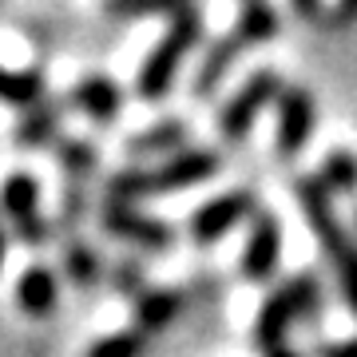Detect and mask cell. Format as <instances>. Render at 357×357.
Segmentation results:
<instances>
[{
  "mask_svg": "<svg viewBox=\"0 0 357 357\" xmlns=\"http://www.w3.org/2000/svg\"><path fill=\"white\" fill-rule=\"evenodd\" d=\"M187 139H191V128H187V119H159L151 128H143L139 135H131L128 147L123 151L131 159H175V155L187 151Z\"/></svg>",
  "mask_w": 357,
  "mask_h": 357,
  "instance_id": "obj_9",
  "label": "cell"
},
{
  "mask_svg": "<svg viewBox=\"0 0 357 357\" xmlns=\"http://www.w3.org/2000/svg\"><path fill=\"white\" fill-rule=\"evenodd\" d=\"M274 36H278V13L270 8L266 0L246 4L243 16L230 24V32H222V36L206 48L203 64L195 72V100H211L218 91V84L227 79V72L238 64V56H243L246 48H255V44L274 40Z\"/></svg>",
  "mask_w": 357,
  "mask_h": 357,
  "instance_id": "obj_2",
  "label": "cell"
},
{
  "mask_svg": "<svg viewBox=\"0 0 357 357\" xmlns=\"http://www.w3.org/2000/svg\"><path fill=\"white\" fill-rule=\"evenodd\" d=\"M286 290H290V302H294V318L302 321V326H314L321 314V282L314 270H302V274H294L286 282Z\"/></svg>",
  "mask_w": 357,
  "mask_h": 357,
  "instance_id": "obj_16",
  "label": "cell"
},
{
  "mask_svg": "<svg viewBox=\"0 0 357 357\" xmlns=\"http://www.w3.org/2000/svg\"><path fill=\"white\" fill-rule=\"evenodd\" d=\"M4 211L16 218V230L24 234V238H32V243H40L44 234H48V227L36 218V199H40V183L32 175H13L4 178Z\"/></svg>",
  "mask_w": 357,
  "mask_h": 357,
  "instance_id": "obj_11",
  "label": "cell"
},
{
  "mask_svg": "<svg viewBox=\"0 0 357 357\" xmlns=\"http://www.w3.org/2000/svg\"><path fill=\"white\" fill-rule=\"evenodd\" d=\"M119 282H123V290H139V270L131 266H119Z\"/></svg>",
  "mask_w": 357,
  "mask_h": 357,
  "instance_id": "obj_25",
  "label": "cell"
},
{
  "mask_svg": "<svg viewBox=\"0 0 357 357\" xmlns=\"http://www.w3.org/2000/svg\"><path fill=\"white\" fill-rule=\"evenodd\" d=\"M255 215H258V195L250 191V187L222 191L218 199L203 203L191 215V238L199 246H211V243H218L222 234H230L238 222H246V218H255Z\"/></svg>",
  "mask_w": 357,
  "mask_h": 357,
  "instance_id": "obj_5",
  "label": "cell"
},
{
  "mask_svg": "<svg viewBox=\"0 0 357 357\" xmlns=\"http://www.w3.org/2000/svg\"><path fill=\"white\" fill-rule=\"evenodd\" d=\"M314 357H357V337H345V342H326L318 345Z\"/></svg>",
  "mask_w": 357,
  "mask_h": 357,
  "instance_id": "obj_22",
  "label": "cell"
},
{
  "mask_svg": "<svg viewBox=\"0 0 357 357\" xmlns=\"http://www.w3.org/2000/svg\"><path fill=\"white\" fill-rule=\"evenodd\" d=\"M282 76L278 72H255L243 88L234 91L227 103H222V115H218V131L227 143H243L255 128V119L262 115V107H270L274 100H282Z\"/></svg>",
  "mask_w": 357,
  "mask_h": 357,
  "instance_id": "obj_4",
  "label": "cell"
},
{
  "mask_svg": "<svg viewBox=\"0 0 357 357\" xmlns=\"http://www.w3.org/2000/svg\"><path fill=\"white\" fill-rule=\"evenodd\" d=\"M199 40H203V13L195 8V13H187V16H175L171 28H167V36L159 40L151 48V56L143 60L139 76H135V96H139L143 103L167 100L171 88H175V79H178V68L187 60V52H191Z\"/></svg>",
  "mask_w": 357,
  "mask_h": 357,
  "instance_id": "obj_3",
  "label": "cell"
},
{
  "mask_svg": "<svg viewBox=\"0 0 357 357\" xmlns=\"http://www.w3.org/2000/svg\"><path fill=\"white\" fill-rule=\"evenodd\" d=\"M143 354V337L139 333H119V337H107V342L96 345L91 357H139Z\"/></svg>",
  "mask_w": 357,
  "mask_h": 357,
  "instance_id": "obj_19",
  "label": "cell"
},
{
  "mask_svg": "<svg viewBox=\"0 0 357 357\" xmlns=\"http://www.w3.org/2000/svg\"><path fill=\"white\" fill-rule=\"evenodd\" d=\"M314 178L330 195H354L357 191V155L354 151H330L321 159V171Z\"/></svg>",
  "mask_w": 357,
  "mask_h": 357,
  "instance_id": "obj_15",
  "label": "cell"
},
{
  "mask_svg": "<svg viewBox=\"0 0 357 357\" xmlns=\"http://www.w3.org/2000/svg\"><path fill=\"white\" fill-rule=\"evenodd\" d=\"M175 314H178V294H171V290H155V294H143L139 298L143 330H163Z\"/></svg>",
  "mask_w": 357,
  "mask_h": 357,
  "instance_id": "obj_17",
  "label": "cell"
},
{
  "mask_svg": "<svg viewBox=\"0 0 357 357\" xmlns=\"http://www.w3.org/2000/svg\"><path fill=\"white\" fill-rule=\"evenodd\" d=\"M357 24V0H333V13H330V28H349Z\"/></svg>",
  "mask_w": 357,
  "mask_h": 357,
  "instance_id": "obj_21",
  "label": "cell"
},
{
  "mask_svg": "<svg viewBox=\"0 0 357 357\" xmlns=\"http://www.w3.org/2000/svg\"><path fill=\"white\" fill-rule=\"evenodd\" d=\"M0 103H8V107H40L44 103V72L40 68L13 72V68L0 64Z\"/></svg>",
  "mask_w": 357,
  "mask_h": 357,
  "instance_id": "obj_12",
  "label": "cell"
},
{
  "mask_svg": "<svg viewBox=\"0 0 357 357\" xmlns=\"http://www.w3.org/2000/svg\"><path fill=\"white\" fill-rule=\"evenodd\" d=\"M199 8V0H103V13L115 20H135V16H187Z\"/></svg>",
  "mask_w": 357,
  "mask_h": 357,
  "instance_id": "obj_13",
  "label": "cell"
},
{
  "mask_svg": "<svg viewBox=\"0 0 357 357\" xmlns=\"http://www.w3.org/2000/svg\"><path fill=\"white\" fill-rule=\"evenodd\" d=\"M246 4H258V0H246Z\"/></svg>",
  "mask_w": 357,
  "mask_h": 357,
  "instance_id": "obj_26",
  "label": "cell"
},
{
  "mask_svg": "<svg viewBox=\"0 0 357 357\" xmlns=\"http://www.w3.org/2000/svg\"><path fill=\"white\" fill-rule=\"evenodd\" d=\"M60 167H64L72 178H88L96 171V147L88 139H68L60 143Z\"/></svg>",
  "mask_w": 357,
  "mask_h": 357,
  "instance_id": "obj_18",
  "label": "cell"
},
{
  "mask_svg": "<svg viewBox=\"0 0 357 357\" xmlns=\"http://www.w3.org/2000/svg\"><path fill=\"white\" fill-rule=\"evenodd\" d=\"M290 4H294V13L306 16V20H314V16L321 13V0H290Z\"/></svg>",
  "mask_w": 357,
  "mask_h": 357,
  "instance_id": "obj_24",
  "label": "cell"
},
{
  "mask_svg": "<svg viewBox=\"0 0 357 357\" xmlns=\"http://www.w3.org/2000/svg\"><path fill=\"white\" fill-rule=\"evenodd\" d=\"M282 262V222L270 211H258L250 222V238L243 250V274L250 282H270Z\"/></svg>",
  "mask_w": 357,
  "mask_h": 357,
  "instance_id": "obj_8",
  "label": "cell"
},
{
  "mask_svg": "<svg viewBox=\"0 0 357 357\" xmlns=\"http://www.w3.org/2000/svg\"><path fill=\"white\" fill-rule=\"evenodd\" d=\"M68 103L79 107V112L88 115V119H96V123H112V119H119V112H123V88L107 76H84V79L72 84Z\"/></svg>",
  "mask_w": 357,
  "mask_h": 357,
  "instance_id": "obj_10",
  "label": "cell"
},
{
  "mask_svg": "<svg viewBox=\"0 0 357 357\" xmlns=\"http://www.w3.org/2000/svg\"><path fill=\"white\" fill-rule=\"evenodd\" d=\"M68 270H72V274H76L79 282H91L96 278V270H100V258H96V250H91V246H72V250H68Z\"/></svg>",
  "mask_w": 357,
  "mask_h": 357,
  "instance_id": "obj_20",
  "label": "cell"
},
{
  "mask_svg": "<svg viewBox=\"0 0 357 357\" xmlns=\"http://www.w3.org/2000/svg\"><path fill=\"white\" fill-rule=\"evenodd\" d=\"M222 171V155L211 151V147H187L175 159H163L159 167H128L119 175L107 178V199L112 203H135V199H147V195H167V191H183V187H195V183H206Z\"/></svg>",
  "mask_w": 357,
  "mask_h": 357,
  "instance_id": "obj_1",
  "label": "cell"
},
{
  "mask_svg": "<svg viewBox=\"0 0 357 357\" xmlns=\"http://www.w3.org/2000/svg\"><path fill=\"white\" fill-rule=\"evenodd\" d=\"M103 230L115 234V238H128V243L143 246V250H167V246L175 243V230L167 227V222L135 211L131 203H112V199L103 206Z\"/></svg>",
  "mask_w": 357,
  "mask_h": 357,
  "instance_id": "obj_7",
  "label": "cell"
},
{
  "mask_svg": "<svg viewBox=\"0 0 357 357\" xmlns=\"http://www.w3.org/2000/svg\"><path fill=\"white\" fill-rule=\"evenodd\" d=\"M314 123H318V107H314V96L306 88H286L278 100V135H274V151L282 159L298 155L314 135Z\"/></svg>",
  "mask_w": 357,
  "mask_h": 357,
  "instance_id": "obj_6",
  "label": "cell"
},
{
  "mask_svg": "<svg viewBox=\"0 0 357 357\" xmlns=\"http://www.w3.org/2000/svg\"><path fill=\"white\" fill-rule=\"evenodd\" d=\"M354 222H357V211H354Z\"/></svg>",
  "mask_w": 357,
  "mask_h": 357,
  "instance_id": "obj_27",
  "label": "cell"
},
{
  "mask_svg": "<svg viewBox=\"0 0 357 357\" xmlns=\"http://www.w3.org/2000/svg\"><path fill=\"white\" fill-rule=\"evenodd\" d=\"M56 128H60V107L56 103H40L20 119V128L13 131V139L20 147H44L48 139H56Z\"/></svg>",
  "mask_w": 357,
  "mask_h": 357,
  "instance_id": "obj_14",
  "label": "cell"
},
{
  "mask_svg": "<svg viewBox=\"0 0 357 357\" xmlns=\"http://www.w3.org/2000/svg\"><path fill=\"white\" fill-rule=\"evenodd\" d=\"M258 354H262V357H302V354H294V349H290V342H286V337L262 342V345H258Z\"/></svg>",
  "mask_w": 357,
  "mask_h": 357,
  "instance_id": "obj_23",
  "label": "cell"
}]
</instances>
